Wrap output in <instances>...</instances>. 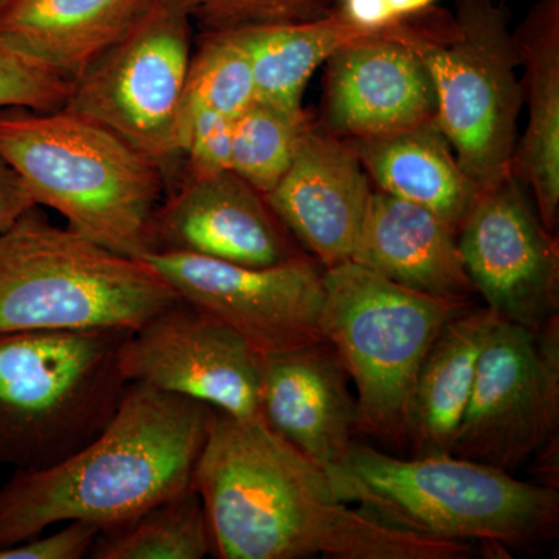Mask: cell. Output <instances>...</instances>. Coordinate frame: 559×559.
<instances>
[{
  "mask_svg": "<svg viewBox=\"0 0 559 559\" xmlns=\"http://www.w3.org/2000/svg\"><path fill=\"white\" fill-rule=\"evenodd\" d=\"M193 487L221 559H463L473 551L389 527L341 502L325 469L261 417L213 412Z\"/></svg>",
  "mask_w": 559,
  "mask_h": 559,
  "instance_id": "cell-1",
  "label": "cell"
},
{
  "mask_svg": "<svg viewBox=\"0 0 559 559\" xmlns=\"http://www.w3.org/2000/svg\"><path fill=\"white\" fill-rule=\"evenodd\" d=\"M349 146L381 191L429 210L455 234L479 197L433 121Z\"/></svg>",
  "mask_w": 559,
  "mask_h": 559,
  "instance_id": "cell-22",
  "label": "cell"
},
{
  "mask_svg": "<svg viewBox=\"0 0 559 559\" xmlns=\"http://www.w3.org/2000/svg\"><path fill=\"white\" fill-rule=\"evenodd\" d=\"M308 127L305 110L293 112L253 100L234 119L231 171L261 193H270L288 171Z\"/></svg>",
  "mask_w": 559,
  "mask_h": 559,
  "instance_id": "cell-26",
  "label": "cell"
},
{
  "mask_svg": "<svg viewBox=\"0 0 559 559\" xmlns=\"http://www.w3.org/2000/svg\"><path fill=\"white\" fill-rule=\"evenodd\" d=\"M322 329L358 396L359 430L404 440L412 389L430 345L471 301L403 288L355 261L323 271Z\"/></svg>",
  "mask_w": 559,
  "mask_h": 559,
  "instance_id": "cell-8",
  "label": "cell"
},
{
  "mask_svg": "<svg viewBox=\"0 0 559 559\" xmlns=\"http://www.w3.org/2000/svg\"><path fill=\"white\" fill-rule=\"evenodd\" d=\"M559 432V316L539 329L496 319L451 454L514 474L554 460Z\"/></svg>",
  "mask_w": 559,
  "mask_h": 559,
  "instance_id": "cell-10",
  "label": "cell"
},
{
  "mask_svg": "<svg viewBox=\"0 0 559 559\" xmlns=\"http://www.w3.org/2000/svg\"><path fill=\"white\" fill-rule=\"evenodd\" d=\"M264 197L325 270L352 260L371 190L349 143L310 124L288 171Z\"/></svg>",
  "mask_w": 559,
  "mask_h": 559,
  "instance_id": "cell-16",
  "label": "cell"
},
{
  "mask_svg": "<svg viewBox=\"0 0 559 559\" xmlns=\"http://www.w3.org/2000/svg\"><path fill=\"white\" fill-rule=\"evenodd\" d=\"M334 496L389 527L521 549L557 536L559 492L454 454L399 459L355 443L326 466Z\"/></svg>",
  "mask_w": 559,
  "mask_h": 559,
  "instance_id": "cell-3",
  "label": "cell"
},
{
  "mask_svg": "<svg viewBox=\"0 0 559 559\" xmlns=\"http://www.w3.org/2000/svg\"><path fill=\"white\" fill-rule=\"evenodd\" d=\"M128 382L260 418L261 355L223 320L180 299L131 331L119 352Z\"/></svg>",
  "mask_w": 559,
  "mask_h": 559,
  "instance_id": "cell-12",
  "label": "cell"
},
{
  "mask_svg": "<svg viewBox=\"0 0 559 559\" xmlns=\"http://www.w3.org/2000/svg\"><path fill=\"white\" fill-rule=\"evenodd\" d=\"M130 333H0V465L49 468L108 426L130 384L119 364Z\"/></svg>",
  "mask_w": 559,
  "mask_h": 559,
  "instance_id": "cell-6",
  "label": "cell"
},
{
  "mask_svg": "<svg viewBox=\"0 0 559 559\" xmlns=\"http://www.w3.org/2000/svg\"><path fill=\"white\" fill-rule=\"evenodd\" d=\"M231 131L234 119L212 110H202L191 120L182 143L186 178L231 170Z\"/></svg>",
  "mask_w": 559,
  "mask_h": 559,
  "instance_id": "cell-29",
  "label": "cell"
},
{
  "mask_svg": "<svg viewBox=\"0 0 559 559\" xmlns=\"http://www.w3.org/2000/svg\"><path fill=\"white\" fill-rule=\"evenodd\" d=\"M329 342L261 356L260 412L272 430L320 468L356 443L358 403Z\"/></svg>",
  "mask_w": 559,
  "mask_h": 559,
  "instance_id": "cell-17",
  "label": "cell"
},
{
  "mask_svg": "<svg viewBox=\"0 0 559 559\" xmlns=\"http://www.w3.org/2000/svg\"><path fill=\"white\" fill-rule=\"evenodd\" d=\"M213 554L212 532L200 492L157 503L130 522L103 530L94 559H202Z\"/></svg>",
  "mask_w": 559,
  "mask_h": 559,
  "instance_id": "cell-24",
  "label": "cell"
},
{
  "mask_svg": "<svg viewBox=\"0 0 559 559\" xmlns=\"http://www.w3.org/2000/svg\"><path fill=\"white\" fill-rule=\"evenodd\" d=\"M153 0H13L0 38L62 79H79L119 40Z\"/></svg>",
  "mask_w": 559,
  "mask_h": 559,
  "instance_id": "cell-20",
  "label": "cell"
},
{
  "mask_svg": "<svg viewBox=\"0 0 559 559\" xmlns=\"http://www.w3.org/2000/svg\"><path fill=\"white\" fill-rule=\"evenodd\" d=\"M381 32L360 28L333 10L318 20L229 33L248 53L255 81V100L300 112L305 87L316 69L344 47L373 38Z\"/></svg>",
  "mask_w": 559,
  "mask_h": 559,
  "instance_id": "cell-23",
  "label": "cell"
},
{
  "mask_svg": "<svg viewBox=\"0 0 559 559\" xmlns=\"http://www.w3.org/2000/svg\"><path fill=\"white\" fill-rule=\"evenodd\" d=\"M212 407L130 382L105 429L49 468L0 487V549L66 522L119 527L193 487Z\"/></svg>",
  "mask_w": 559,
  "mask_h": 559,
  "instance_id": "cell-2",
  "label": "cell"
},
{
  "mask_svg": "<svg viewBox=\"0 0 559 559\" xmlns=\"http://www.w3.org/2000/svg\"><path fill=\"white\" fill-rule=\"evenodd\" d=\"M190 14L179 0H153L109 49L72 81L61 109L108 128L164 173L183 160L180 106L191 60Z\"/></svg>",
  "mask_w": 559,
  "mask_h": 559,
  "instance_id": "cell-9",
  "label": "cell"
},
{
  "mask_svg": "<svg viewBox=\"0 0 559 559\" xmlns=\"http://www.w3.org/2000/svg\"><path fill=\"white\" fill-rule=\"evenodd\" d=\"M205 32H234L326 16L336 0H179Z\"/></svg>",
  "mask_w": 559,
  "mask_h": 559,
  "instance_id": "cell-27",
  "label": "cell"
},
{
  "mask_svg": "<svg viewBox=\"0 0 559 559\" xmlns=\"http://www.w3.org/2000/svg\"><path fill=\"white\" fill-rule=\"evenodd\" d=\"M349 261L425 296L471 301L476 294L457 234L429 210L381 190L371 191Z\"/></svg>",
  "mask_w": 559,
  "mask_h": 559,
  "instance_id": "cell-18",
  "label": "cell"
},
{
  "mask_svg": "<svg viewBox=\"0 0 559 559\" xmlns=\"http://www.w3.org/2000/svg\"><path fill=\"white\" fill-rule=\"evenodd\" d=\"M401 39L428 70L433 123L477 190L513 175L522 109L520 68L503 0H455L404 22Z\"/></svg>",
  "mask_w": 559,
  "mask_h": 559,
  "instance_id": "cell-7",
  "label": "cell"
},
{
  "mask_svg": "<svg viewBox=\"0 0 559 559\" xmlns=\"http://www.w3.org/2000/svg\"><path fill=\"white\" fill-rule=\"evenodd\" d=\"M498 316L473 308L450 320L430 345L412 389L404 440L417 455L451 454L465 418L481 348Z\"/></svg>",
  "mask_w": 559,
  "mask_h": 559,
  "instance_id": "cell-21",
  "label": "cell"
},
{
  "mask_svg": "<svg viewBox=\"0 0 559 559\" xmlns=\"http://www.w3.org/2000/svg\"><path fill=\"white\" fill-rule=\"evenodd\" d=\"M72 83L0 38V109L50 112L68 100Z\"/></svg>",
  "mask_w": 559,
  "mask_h": 559,
  "instance_id": "cell-28",
  "label": "cell"
},
{
  "mask_svg": "<svg viewBox=\"0 0 559 559\" xmlns=\"http://www.w3.org/2000/svg\"><path fill=\"white\" fill-rule=\"evenodd\" d=\"M179 300L145 260L53 226L38 207L0 231V333L135 331Z\"/></svg>",
  "mask_w": 559,
  "mask_h": 559,
  "instance_id": "cell-5",
  "label": "cell"
},
{
  "mask_svg": "<svg viewBox=\"0 0 559 559\" xmlns=\"http://www.w3.org/2000/svg\"><path fill=\"white\" fill-rule=\"evenodd\" d=\"M38 207L17 173L0 156V231L9 229L28 210Z\"/></svg>",
  "mask_w": 559,
  "mask_h": 559,
  "instance_id": "cell-32",
  "label": "cell"
},
{
  "mask_svg": "<svg viewBox=\"0 0 559 559\" xmlns=\"http://www.w3.org/2000/svg\"><path fill=\"white\" fill-rule=\"evenodd\" d=\"M255 98L252 66L241 44L229 32H204L187 73L180 106V150L191 120L202 110L235 119Z\"/></svg>",
  "mask_w": 559,
  "mask_h": 559,
  "instance_id": "cell-25",
  "label": "cell"
},
{
  "mask_svg": "<svg viewBox=\"0 0 559 559\" xmlns=\"http://www.w3.org/2000/svg\"><path fill=\"white\" fill-rule=\"evenodd\" d=\"M0 156L69 229L132 259L154 249L167 180L108 128L64 109H0Z\"/></svg>",
  "mask_w": 559,
  "mask_h": 559,
  "instance_id": "cell-4",
  "label": "cell"
},
{
  "mask_svg": "<svg viewBox=\"0 0 559 559\" xmlns=\"http://www.w3.org/2000/svg\"><path fill=\"white\" fill-rule=\"evenodd\" d=\"M11 2H13V0H0V16L5 13L7 9L11 5Z\"/></svg>",
  "mask_w": 559,
  "mask_h": 559,
  "instance_id": "cell-33",
  "label": "cell"
},
{
  "mask_svg": "<svg viewBox=\"0 0 559 559\" xmlns=\"http://www.w3.org/2000/svg\"><path fill=\"white\" fill-rule=\"evenodd\" d=\"M180 299L215 316L261 356L326 342L323 271L308 255L252 267L178 250L142 257Z\"/></svg>",
  "mask_w": 559,
  "mask_h": 559,
  "instance_id": "cell-11",
  "label": "cell"
},
{
  "mask_svg": "<svg viewBox=\"0 0 559 559\" xmlns=\"http://www.w3.org/2000/svg\"><path fill=\"white\" fill-rule=\"evenodd\" d=\"M102 528L90 522H66L49 536H36L0 549V559H80L90 557Z\"/></svg>",
  "mask_w": 559,
  "mask_h": 559,
  "instance_id": "cell-30",
  "label": "cell"
},
{
  "mask_svg": "<svg viewBox=\"0 0 559 559\" xmlns=\"http://www.w3.org/2000/svg\"><path fill=\"white\" fill-rule=\"evenodd\" d=\"M522 102L528 121L513 157V175L532 191L547 229L559 215V0H535L513 31Z\"/></svg>",
  "mask_w": 559,
  "mask_h": 559,
  "instance_id": "cell-19",
  "label": "cell"
},
{
  "mask_svg": "<svg viewBox=\"0 0 559 559\" xmlns=\"http://www.w3.org/2000/svg\"><path fill=\"white\" fill-rule=\"evenodd\" d=\"M403 22L333 55L326 64L325 120L348 139L414 130L433 121L436 94Z\"/></svg>",
  "mask_w": 559,
  "mask_h": 559,
  "instance_id": "cell-15",
  "label": "cell"
},
{
  "mask_svg": "<svg viewBox=\"0 0 559 559\" xmlns=\"http://www.w3.org/2000/svg\"><path fill=\"white\" fill-rule=\"evenodd\" d=\"M440 0H336L334 11L366 31L381 32L436 9Z\"/></svg>",
  "mask_w": 559,
  "mask_h": 559,
  "instance_id": "cell-31",
  "label": "cell"
},
{
  "mask_svg": "<svg viewBox=\"0 0 559 559\" xmlns=\"http://www.w3.org/2000/svg\"><path fill=\"white\" fill-rule=\"evenodd\" d=\"M153 250L266 267L304 255L266 197L235 171L186 178L160 204Z\"/></svg>",
  "mask_w": 559,
  "mask_h": 559,
  "instance_id": "cell-14",
  "label": "cell"
},
{
  "mask_svg": "<svg viewBox=\"0 0 559 559\" xmlns=\"http://www.w3.org/2000/svg\"><path fill=\"white\" fill-rule=\"evenodd\" d=\"M457 248L474 290L499 319L539 329L558 314V240L516 176L480 191Z\"/></svg>",
  "mask_w": 559,
  "mask_h": 559,
  "instance_id": "cell-13",
  "label": "cell"
}]
</instances>
